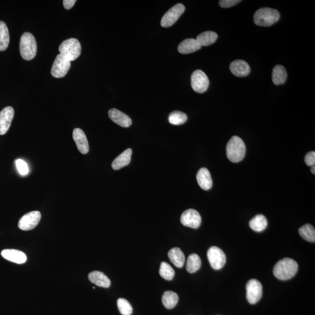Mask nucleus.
Masks as SVG:
<instances>
[{"instance_id":"1","label":"nucleus","mask_w":315,"mask_h":315,"mask_svg":"<svg viewBox=\"0 0 315 315\" xmlns=\"http://www.w3.org/2000/svg\"><path fill=\"white\" fill-rule=\"evenodd\" d=\"M298 270V265L291 258H284L277 263L273 268V273L276 278L281 280H290Z\"/></svg>"},{"instance_id":"2","label":"nucleus","mask_w":315,"mask_h":315,"mask_svg":"<svg viewBox=\"0 0 315 315\" xmlns=\"http://www.w3.org/2000/svg\"><path fill=\"white\" fill-rule=\"evenodd\" d=\"M228 160L233 163H238L244 158L246 146L241 138L233 136L228 141L226 149Z\"/></svg>"},{"instance_id":"3","label":"nucleus","mask_w":315,"mask_h":315,"mask_svg":"<svg viewBox=\"0 0 315 315\" xmlns=\"http://www.w3.org/2000/svg\"><path fill=\"white\" fill-rule=\"evenodd\" d=\"M278 11L270 8H262L256 11L253 19L255 24L260 27H270L280 19Z\"/></svg>"},{"instance_id":"4","label":"nucleus","mask_w":315,"mask_h":315,"mask_svg":"<svg viewBox=\"0 0 315 315\" xmlns=\"http://www.w3.org/2000/svg\"><path fill=\"white\" fill-rule=\"evenodd\" d=\"M20 53L24 60H31L36 56L37 45L33 34L25 33L22 34L19 44Z\"/></svg>"},{"instance_id":"5","label":"nucleus","mask_w":315,"mask_h":315,"mask_svg":"<svg viewBox=\"0 0 315 315\" xmlns=\"http://www.w3.org/2000/svg\"><path fill=\"white\" fill-rule=\"evenodd\" d=\"M59 50L61 54L72 62L80 56L82 46L79 40L71 38L65 40L59 46Z\"/></svg>"},{"instance_id":"6","label":"nucleus","mask_w":315,"mask_h":315,"mask_svg":"<svg viewBox=\"0 0 315 315\" xmlns=\"http://www.w3.org/2000/svg\"><path fill=\"white\" fill-rule=\"evenodd\" d=\"M207 258L215 270H220L226 264V256L224 251L217 247H212L207 251Z\"/></svg>"},{"instance_id":"7","label":"nucleus","mask_w":315,"mask_h":315,"mask_svg":"<svg viewBox=\"0 0 315 315\" xmlns=\"http://www.w3.org/2000/svg\"><path fill=\"white\" fill-rule=\"evenodd\" d=\"M70 67V61L62 54H58L51 69L52 76L57 79L64 77L67 74Z\"/></svg>"},{"instance_id":"8","label":"nucleus","mask_w":315,"mask_h":315,"mask_svg":"<svg viewBox=\"0 0 315 315\" xmlns=\"http://www.w3.org/2000/svg\"><path fill=\"white\" fill-rule=\"evenodd\" d=\"M184 11L185 7L183 4L179 3L174 5L163 17L161 22L162 27L164 28L171 27L180 18Z\"/></svg>"},{"instance_id":"9","label":"nucleus","mask_w":315,"mask_h":315,"mask_svg":"<svg viewBox=\"0 0 315 315\" xmlns=\"http://www.w3.org/2000/svg\"><path fill=\"white\" fill-rule=\"evenodd\" d=\"M263 287L261 282L256 279H251L247 284V297L251 304H255L262 298Z\"/></svg>"},{"instance_id":"10","label":"nucleus","mask_w":315,"mask_h":315,"mask_svg":"<svg viewBox=\"0 0 315 315\" xmlns=\"http://www.w3.org/2000/svg\"><path fill=\"white\" fill-rule=\"evenodd\" d=\"M191 85L195 92L199 94L204 93L209 88V80L203 71L196 70L192 75Z\"/></svg>"},{"instance_id":"11","label":"nucleus","mask_w":315,"mask_h":315,"mask_svg":"<svg viewBox=\"0 0 315 315\" xmlns=\"http://www.w3.org/2000/svg\"><path fill=\"white\" fill-rule=\"evenodd\" d=\"M41 219V214L38 211H34L26 214L19 219L18 227L23 231H30L35 228Z\"/></svg>"},{"instance_id":"12","label":"nucleus","mask_w":315,"mask_h":315,"mask_svg":"<svg viewBox=\"0 0 315 315\" xmlns=\"http://www.w3.org/2000/svg\"><path fill=\"white\" fill-rule=\"evenodd\" d=\"M181 222L184 226L197 229L200 226L201 217L198 211L188 209L182 213Z\"/></svg>"},{"instance_id":"13","label":"nucleus","mask_w":315,"mask_h":315,"mask_svg":"<svg viewBox=\"0 0 315 315\" xmlns=\"http://www.w3.org/2000/svg\"><path fill=\"white\" fill-rule=\"evenodd\" d=\"M14 116V110L11 106L6 107L0 112V135L6 134L9 130Z\"/></svg>"},{"instance_id":"14","label":"nucleus","mask_w":315,"mask_h":315,"mask_svg":"<svg viewBox=\"0 0 315 315\" xmlns=\"http://www.w3.org/2000/svg\"><path fill=\"white\" fill-rule=\"evenodd\" d=\"M109 117L118 125L123 128H129L132 125V121L128 115L116 109H110L108 112Z\"/></svg>"},{"instance_id":"15","label":"nucleus","mask_w":315,"mask_h":315,"mask_svg":"<svg viewBox=\"0 0 315 315\" xmlns=\"http://www.w3.org/2000/svg\"><path fill=\"white\" fill-rule=\"evenodd\" d=\"M73 137L79 151L83 154H87L89 152V144L84 132L82 129H75Z\"/></svg>"},{"instance_id":"16","label":"nucleus","mask_w":315,"mask_h":315,"mask_svg":"<svg viewBox=\"0 0 315 315\" xmlns=\"http://www.w3.org/2000/svg\"><path fill=\"white\" fill-rule=\"evenodd\" d=\"M1 256L7 261L17 264H25L27 261V255L22 251L16 249H5L1 251Z\"/></svg>"},{"instance_id":"17","label":"nucleus","mask_w":315,"mask_h":315,"mask_svg":"<svg viewBox=\"0 0 315 315\" xmlns=\"http://www.w3.org/2000/svg\"><path fill=\"white\" fill-rule=\"evenodd\" d=\"M230 70L234 76L238 77L248 76L250 72L249 66L244 60L234 61L230 65Z\"/></svg>"},{"instance_id":"18","label":"nucleus","mask_w":315,"mask_h":315,"mask_svg":"<svg viewBox=\"0 0 315 315\" xmlns=\"http://www.w3.org/2000/svg\"><path fill=\"white\" fill-rule=\"evenodd\" d=\"M196 178H197L199 186L202 189L209 190L212 187L213 181L212 176H211L209 170L206 167H202L199 170Z\"/></svg>"},{"instance_id":"19","label":"nucleus","mask_w":315,"mask_h":315,"mask_svg":"<svg viewBox=\"0 0 315 315\" xmlns=\"http://www.w3.org/2000/svg\"><path fill=\"white\" fill-rule=\"evenodd\" d=\"M89 281L99 287L108 288L111 286V280L101 271H94L89 274Z\"/></svg>"},{"instance_id":"20","label":"nucleus","mask_w":315,"mask_h":315,"mask_svg":"<svg viewBox=\"0 0 315 315\" xmlns=\"http://www.w3.org/2000/svg\"><path fill=\"white\" fill-rule=\"evenodd\" d=\"M201 48V46L199 44L197 40L187 39L184 40L179 44L178 51L181 54H190L199 50Z\"/></svg>"},{"instance_id":"21","label":"nucleus","mask_w":315,"mask_h":315,"mask_svg":"<svg viewBox=\"0 0 315 315\" xmlns=\"http://www.w3.org/2000/svg\"><path fill=\"white\" fill-rule=\"evenodd\" d=\"M132 154V149H128L115 159L112 164V168L114 170H118L124 166H128L131 163Z\"/></svg>"},{"instance_id":"22","label":"nucleus","mask_w":315,"mask_h":315,"mask_svg":"<svg viewBox=\"0 0 315 315\" xmlns=\"http://www.w3.org/2000/svg\"><path fill=\"white\" fill-rule=\"evenodd\" d=\"M170 262L178 268L183 267L185 262V256L180 248H172L168 252Z\"/></svg>"},{"instance_id":"23","label":"nucleus","mask_w":315,"mask_h":315,"mask_svg":"<svg viewBox=\"0 0 315 315\" xmlns=\"http://www.w3.org/2000/svg\"><path fill=\"white\" fill-rule=\"evenodd\" d=\"M287 74L285 68L281 65L274 67L272 73V80L274 84L279 85L283 84L287 80Z\"/></svg>"},{"instance_id":"24","label":"nucleus","mask_w":315,"mask_h":315,"mask_svg":"<svg viewBox=\"0 0 315 315\" xmlns=\"http://www.w3.org/2000/svg\"><path fill=\"white\" fill-rule=\"evenodd\" d=\"M249 226L251 229L256 232H262L267 226V218L264 215H257L250 221Z\"/></svg>"},{"instance_id":"25","label":"nucleus","mask_w":315,"mask_h":315,"mask_svg":"<svg viewBox=\"0 0 315 315\" xmlns=\"http://www.w3.org/2000/svg\"><path fill=\"white\" fill-rule=\"evenodd\" d=\"M218 38L217 34L212 31H206L198 36L197 41L201 46H208L213 44Z\"/></svg>"},{"instance_id":"26","label":"nucleus","mask_w":315,"mask_h":315,"mask_svg":"<svg viewBox=\"0 0 315 315\" xmlns=\"http://www.w3.org/2000/svg\"><path fill=\"white\" fill-rule=\"evenodd\" d=\"M10 43V33L6 24L0 21V51H4Z\"/></svg>"},{"instance_id":"27","label":"nucleus","mask_w":315,"mask_h":315,"mask_svg":"<svg viewBox=\"0 0 315 315\" xmlns=\"http://www.w3.org/2000/svg\"><path fill=\"white\" fill-rule=\"evenodd\" d=\"M179 300L178 294L175 292L167 291L165 292L162 297V301L167 309H172L177 305Z\"/></svg>"},{"instance_id":"28","label":"nucleus","mask_w":315,"mask_h":315,"mask_svg":"<svg viewBox=\"0 0 315 315\" xmlns=\"http://www.w3.org/2000/svg\"><path fill=\"white\" fill-rule=\"evenodd\" d=\"M201 265V261L197 254L193 253L188 257L186 270L190 273H194L200 269Z\"/></svg>"},{"instance_id":"29","label":"nucleus","mask_w":315,"mask_h":315,"mask_svg":"<svg viewBox=\"0 0 315 315\" xmlns=\"http://www.w3.org/2000/svg\"><path fill=\"white\" fill-rule=\"evenodd\" d=\"M299 233L300 236L306 241L315 242V230L311 224H305L300 227L299 229Z\"/></svg>"},{"instance_id":"30","label":"nucleus","mask_w":315,"mask_h":315,"mask_svg":"<svg viewBox=\"0 0 315 315\" xmlns=\"http://www.w3.org/2000/svg\"><path fill=\"white\" fill-rule=\"evenodd\" d=\"M168 119L173 125H181L186 122L187 116L184 113L176 111L169 115Z\"/></svg>"},{"instance_id":"31","label":"nucleus","mask_w":315,"mask_h":315,"mask_svg":"<svg viewBox=\"0 0 315 315\" xmlns=\"http://www.w3.org/2000/svg\"><path fill=\"white\" fill-rule=\"evenodd\" d=\"M160 276L165 280L170 281L175 276V272L173 268L166 262L161 263L160 269Z\"/></svg>"},{"instance_id":"32","label":"nucleus","mask_w":315,"mask_h":315,"mask_svg":"<svg viewBox=\"0 0 315 315\" xmlns=\"http://www.w3.org/2000/svg\"><path fill=\"white\" fill-rule=\"evenodd\" d=\"M117 306L120 314L123 315H131L133 313V308L128 300L124 298L117 300Z\"/></svg>"},{"instance_id":"33","label":"nucleus","mask_w":315,"mask_h":315,"mask_svg":"<svg viewBox=\"0 0 315 315\" xmlns=\"http://www.w3.org/2000/svg\"><path fill=\"white\" fill-rule=\"evenodd\" d=\"M16 164L17 169H18L20 174L23 176L27 175L29 172V167L28 164L24 160L18 159L16 160Z\"/></svg>"},{"instance_id":"34","label":"nucleus","mask_w":315,"mask_h":315,"mask_svg":"<svg viewBox=\"0 0 315 315\" xmlns=\"http://www.w3.org/2000/svg\"><path fill=\"white\" fill-rule=\"evenodd\" d=\"M241 2V1L238 0H221L219 1V4L222 8H230Z\"/></svg>"},{"instance_id":"35","label":"nucleus","mask_w":315,"mask_h":315,"mask_svg":"<svg viewBox=\"0 0 315 315\" xmlns=\"http://www.w3.org/2000/svg\"><path fill=\"white\" fill-rule=\"evenodd\" d=\"M305 162L306 165L309 166H315V152L311 151L305 155Z\"/></svg>"},{"instance_id":"36","label":"nucleus","mask_w":315,"mask_h":315,"mask_svg":"<svg viewBox=\"0 0 315 315\" xmlns=\"http://www.w3.org/2000/svg\"><path fill=\"white\" fill-rule=\"evenodd\" d=\"M63 2L66 9L70 10L74 6L76 1V0H64Z\"/></svg>"},{"instance_id":"37","label":"nucleus","mask_w":315,"mask_h":315,"mask_svg":"<svg viewBox=\"0 0 315 315\" xmlns=\"http://www.w3.org/2000/svg\"><path fill=\"white\" fill-rule=\"evenodd\" d=\"M311 172L313 173V174H315V166H312L311 167Z\"/></svg>"}]
</instances>
